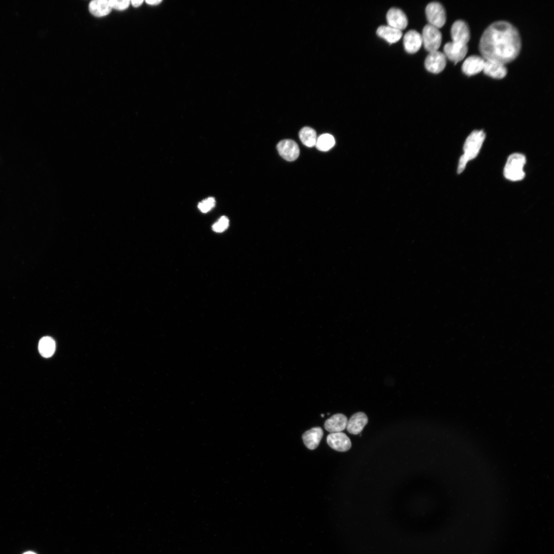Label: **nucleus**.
Masks as SVG:
<instances>
[{"label": "nucleus", "mask_w": 554, "mask_h": 554, "mask_svg": "<svg viewBox=\"0 0 554 554\" xmlns=\"http://www.w3.org/2000/svg\"><path fill=\"white\" fill-rule=\"evenodd\" d=\"M377 35L389 44L398 42L402 36V31L389 26H381L377 30Z\"/></svg>", "instance_id": "obj_18"}, {"label": "nucleus", "mask_w": 554, "mask_h": 554, "mask_svg": "<svg viewBox=\"0 0 554 554\" xmlns=\"http://www.w3.org/2000/svg\"><path fill=\"white\" fill-rule=\"evenodd\" d=\"M521 38L517 29L504 21L494 22L484 32L479 50L486 61L503 64L515 60L520 53Z\"/></svg>", "instance_id": "obj_1"}, {"label": "nucleus", "mask_w": 554, "mask_h": 554, "mask_svg": "<svg viewBox=\"0 0 554 554\" xmlns=\"http://www.w3.org/2000/svg\"><path fill=\"white\" fill-rule=\"evenodd\" d=\"M484 64L485 61L483 58L477 55H472L465 60L462 70L467 75H473L483 70Z\"/></svg>", "instance_id": "obj_14"}, {"label": "nucleus", "mask_w": 554, "mask_h": 554, "mask_svg": "<svg viewBox=\"0 0 554 554\" xmlns=\"http://www.w3.org/2000/svg\"><path fill=\"white\" fill-rule=\"evenodd\" d=\"M334 144L333 136L330 134L325 133L317 138L315 146L320 151H327L332 148Z\"/></svg>", "instance_id": "obj_22"}, {"label": "nucleus", "mask_w": 554, "mask_h": 554, "mask_svg": "<svg viewBox=\"0 0 554 554\" xmlns=\"http://www.w3.org/2000/svg\"><path fill=\"white\" fill-rule=\"evenodd\" d=\"M215 204V199L210 197L200 202L197 207L201 212L207 213L214 207Z\"/></svg>", "instance_id": "obj_24"}, {"label": "nucleus", "mask_w": 554, "mask_h": 554, "mask_svg": "<svg viewBox=\"0 0 554 554\" xmlns=\"http://www.w3.org/2000/svg\"><path fill=\"white\" fill-rule=\"evenodd\" d=\"M446 65L444 54L438 51L430 52L426 57L425 67L427 71L437 74L442 71Z\"/></svg>", "instance_id": "obj_6"}, {"label": "nucleus", "mask_w": 554, "mask_h": 554, "mask_svg": "<svg viewBox=\"0 0 554 554\" xmlns=\"http://www.w3.org/2000/svg\"><path fill=\"white\" fill-rule=\"evenodd\" d=\"M323 430L320 427H315L305 431L302 439L306 447L313 450L318 447L323 436Z\"/></svg>", "instance_id": "obj_16"}, {"label": "nucleus", "mask_w": 554, "mask_h": 554, "mask_svg": "<svg viewBox=\"0 0 554 554\" xmlns=\"http://www.w3.org/2000/svg\"><path fill=\"white\" fill-rule=\"evenodd\" d=\"M485 138L482 130H474L466 139L464 146V154L460 157L457 172L461 173L464 170L467 163L474 159L478 154Z\"/></svg>", "instance_id": "obj_2"}, {"label": "nucleus", "mask_w": 554, "mask_h": 554, "mask_svg": "<svg viewBox=\"0 0 554 554\" xmlns=\"http://www.w3.org/2000/svg\"><path fill=\"white\" fill-rule=\"evenodd\" d=\"M321 416H322V417H324V415H323V414H322Z\"/></svg>", "instance_id": "obj_29"}, {"label": "nucleus", "mask_w": 554, "mask_h": 554, "mask_svg": "<svg viewBox=\"0 0 554 554\" xmlns=\"http://www.w3.org/2000/svg\"><path fill=\"white\" fill-rule=\"evenodd\" d=\"M348 422L347 418L342 413H337L327 419L324 423L325 429L330 433L344 430Z\"/></svg>", "instance_id": "obj_15"}, {"label": "nucleus", "mask_w": 554, "mask_h": 554, "mask_svg": "<svg viewBox=\"0 0 554 554\" xmlns=\"http://www.w3.org/2000/svg\"><path fill=\"white\" fill-rule=\"evenodd\" d=\"M299 137L302 143L308 147L315 146L317 139L315 131L309 127H305L301 129Z\"/></svg>", "instance_id": "obj_21"}, {"label": "nucleus", "mask_w": 554, "mask_h": 554, "mask_svg": "<svg viewBox=\"0 0 554 554\" xmlns=\"http://www.w3.org/2000/svg\"><path fill=\"white\" fill-rule=\"evenodd\" d=\"M526 163L524 155L515 153L510 155L504 169L505 177L511 181H521L525 177L523 167Z\"/></svg>", "instance_id": "obj_3"}, {"label": "nucleus", "mask_w": 554, "mask_h": 554, "mask_svg": "<svg viewBox=\"0 0 554 554\" xmlns=\"http://www.w3.org/2000/svg\"><path fill=\"white\" fill-rule=\"evenodd\" d=\"M280 155L287 161H293L298 157L300 149L298 144L292 140L281 141L276 146Z\"/></svg>", "instance_id": "obj_8"}, {"label": "nucleus", "mask_w": 554, "mask_h": 554, "mask_svg": "<svg viewBox=\"0 0 554 554\" xmlns=\"http://www.w3.org/2000/svg\"><path fill=\"white\" fill-rule=\"evenodd\" d=\"M110 6L112 9L117 10H124L127 9L130 4L129 0H109Z\"/></svg>", "instance_id": "obj_25"}, {"label": "nucleus", "mask_w": 554, "mask_h": 554, "mask_svg": "<svg viewBox=\"0 0 554 554\" xmlns=\"http://www.w3.org/2000/svg\"><path fill=\"white\" fill-rule=\"evenodd\" d=\"M55 349V343L50 337L42 338L38 343V350L44 357L48 358L53 355Z\"/></svg>", "instance_id": "obj_20"}, {"label": "nucleus", "mask_w": 554, "mask_h": 554, "mask_svg": "<svg viewBox=\"0 0 554 554\" xmlns=\"http://www.w3.org/2000/svg\"><path fill=\"white\" fill-rule=\"evenodd\" d=\"M422 44L429 53L436 51L442 42V34L438 28L429 24L424 26L421 35Z\"/></svg>", "instance_id": "obj_4"}, {"label": "nucleus", "mask_w": 554, "mask_h": 554, "mask_svg": "<svg viewBox=\"0 0 554 554\" xmlns=\"http://www.w3.org/2000/svg\"><path fill=\"white\" fill-rule=\"evenodd\" d=\"M229 224L228 219L225 216H223L212 225V230L216 232H223L228 227Z\"/></svg>", "instance_id": "obj_23"}, {"label": "nucleus", "mask_w": 554, "mask_h": 554, "mask_svg": "<svg viewBox=\"0 0 554 554\" xmlns=\"http://www.w3.org/2000/svg\"><path fill=\"white\" fill-rule=\"evenodd\" d=\"M88 8L90 12L96 17L106 16L112 10L108 0H93L90 2Z\"/></svg>", "instance_id": "obj_19"}, {"label": "nucleus", "mask_w": 554, "mask_h": 554, "mask_svg": "<svg viewBox=\"0 0 554 554\" xmlns=\"http://www.w3.org/2000/svg\"><path fill=\"white\" fill-rule=\"evenodd\" d=\"M143 2H144V1L143 0H136V1L135 0H131V1H130V3L131 4L132 6L135 7V8H137V7H140L142 4V3Z\"/></svg>", "instance_id": "obj_26"}, {"label": "nucleus", "mask_w": 554, "mask_h": 554, "mask_svg": "<svg viewBox=\"0 0 554 554\" xmlns=\"http://www.w3.org/2000/svg\"><path fill=\"white\" fill-rule=\"evenodd\" d=\"M425 14L429 25L438 29L443 27L446 22L445 9L438 2L428 4L425 9Z\"/></svg>", "instance_id": "obj_5"}, {"label": "nucleus", "mask_w": 554, "mask_h": 554, "mask_svg": "<svg viewBox=\"0 0 554 554\" xmlns=\"http://www.w3.org/2000/svg\"><path fill=\"white\" fill-rule=\"evenodd\" d=\"M386 20L389 26L401 31L405 29L408 24L405 14L401 9L396 8H392L388 11Z\"/></svg>", "instance_id": "obj_10"}, {"label": "nucleus", "mask_w": 554, "mask_h": 554, "mask_svg": "<svg viewBox=\"0 0 554 554\" xmlns=\"http://www.w3.org/2000/svg\"><path fill=\"white\" fill-rule=\"evenodd\" d=\"M23 554H36V553L35 552H33V551H27V552L24 553Z\"/></svg>", "instance_id": "obj_28"}, {"label": "nucleus", "mask_w": 554, "mask_h": 554, "mask_svg": "<svg viewBox=\"0 0 554 554\" xmlns=\"http://www.w3.org/2000/svg\"><path fill=\"white\" fill-rule=\"evenodd\" d=\"M483 70L486 75L494 78H502L507 74L504 64L493 61H485Z\"/></svg>", "instance_id": "obj_17"}, {"label": "nucleus", "mask_w": 554, "mask_h": 554, "mask_svg": "<svg viewBox=\"0 0 554 554\" xmlns=\"http://www.w3.org/2000/svg\"><path fill=\"white\" fill-rule=\"evenodd\" d=\"M452 42L467 45L470 39V31L467 24L461 20L455 22L451 28Z\"/></svg>", "instance_id": "obj_11"}, {"label": "nucleus", "mask_w": 554, "mask_h": 554, "mask_svg": "<svg viewBox=\"0 0 554 554\" xmlns=\"http://www.w3.org/2000/svg\"><path fill=\"white\" fill-rule=\"evenodd\" d=\"M467 51V45L453 42L446 43L444 47L445 56L455 64L464 58Z\"/></svg>", "instance_id": "obj_7"}, {"label": "nucleus", "mask_w": 554, "mask_h": 554, "mask_svg": "<svg viewBox=\"0 0 554 554\" xmlns=\"http://www.w3.org/2000/svg\"><path fill=\"white\" fill-rule=\"evenodd\" d=\"M327 442L331 448L341 452L347 451L351 447L350 439L345 433L342 432L329 434L327 437Z\"/></svg>", "instance_id": "obj_9"}, {"label": "nucleus", "mask_w": 554, "mask_h": 554, "mask_svg": "<svg viewBox=\"0 0 554 554\" xmlns=\"http://www.w3.org/2000/svg\"><path fill=\"white\" fill-rule=\"evenodd\" d=\"M162 1L161 0H148L146 1V3L150 5H157L161 3Z\"/></svg>", "instance_id": "obj_27"}, {"label": "nucleus", "mask_w": 554, "mask_h": 554, "mask_svg": "<svg viewBox=\"0 0 554 554\" xmlns=\"http://www.w3.org/2000/svg\"><path fill=\"white\" fill-rule=\"evenodd\" d=\"M422 45L421 34L414 30L407 32L403 38V45L405 51L410 54L415 53Z\"/></svg>", "instance_id": "obj_12"}, {"label": "nucleus", "mask_w": 554, "mask_h": 554, "mask_svg": "<svg viewBox=\"0 0 554 554\" xmlns=\"http://www.w3.org/2000/svg\"><path fill=\"white\" fill-rule=\"evenodd\" d=\"M368 421L367 415L363 412L353 414L348 420L346 426L347 431L350 434L357 435L361 432Z\"/></svg>", "instance_id": "obj_13"}]
</instances>
